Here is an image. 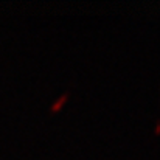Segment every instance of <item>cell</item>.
<instances>
[{"label": "cell", "mask_w": 160, "mask_h": 160, "mask_svg": "<svg viewBox=\"0 0 160 160\" xmlns=\"http://www.w3.org/2000/svg\"><path fill=\"white\" fill-rule=\"evenodd\" d=\"M68 97H70V90H65L61 97H58L54 101H52V104H50V109H48V110L53 113V112H56L58 109H61V107L64 106V103H65V100H67Z\"/></svg>", "instance_id": "obj_1"}]
</instances>
